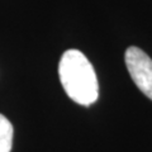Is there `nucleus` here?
<instances>
[{
	"label": "nucleus",
	"instance_id": "obj_1",
	"mask_svg": "<svg viewBox=\"0 0 152 152\" xmlns=\"http://www.w3.org/2000/svg\"><path fill=\"white\" fill-rule=\"evenodd\" d=\"M58 76L67 96L75 103L89 107L99 96L95 70L81 51L67 50L61 56Z\"/></svg>",
	"mask_w": 152,
	"mask_h": 152
},
{
	"label": "nucleus",
	"instance_id": "obj_2",
	"mask_svg": "<svg viewBox=\"0 0 152 152\" xmlns=\"http://www.w3.org/2000/svg\"><path fill=\"white\" fill-rule=\"evenodd\" d=\"M124 60L137 88L152 100V60L150 56L138 47H129L126 51Z\"/></svg>",
	"mask_w": 152,
	"mask_h": 152
},
{
	"label": "nucleus",
	"instance_id": "obj_3",
	"mask_svg": "<svg viewBox=\"0 0 152 152\" xmlns=\"http://www.w3.org/2000/svg\"><path fill=\"white\" fill-rule=\"evenodd\" d=\"M13 146V126L7 117L0 114V152H10Z\"/></svg>",
	"mask_w": 152,
	"mask_h": 152
}]
</instances>
